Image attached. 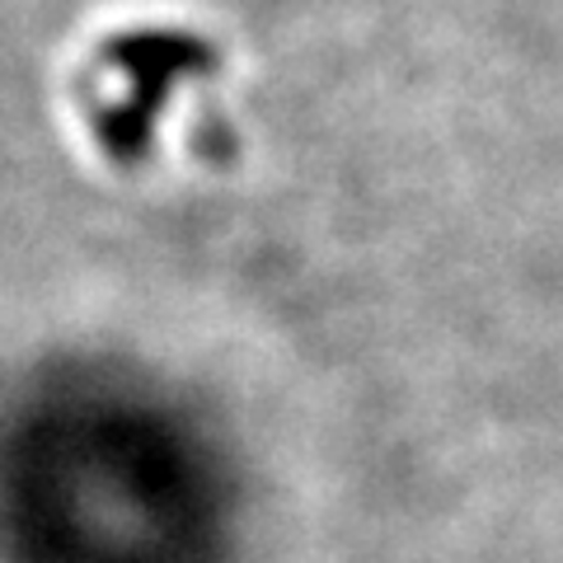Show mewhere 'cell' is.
I'll list each match as a JSON object with an SVG mask.
<instances>
[{
	"label": "cell",
	"mask_w": 563,
	"mask_h": 563,
	"mask_svg": "<svg viewBox=\"0 0 563 563\" xmlns=\"http://www.w3.org/2000/svg\"><path fill=\"white\" fill-rule=\"evenodd\" d=\"M113 57L132 70L136 80V99L122 103L128 113L155 122V109L174 80L184 76L192 66H211V52L198 38H184V33H132L113 47Z\"/></svg>",
	"instance_id": "cell-1"
}]
</instances>
